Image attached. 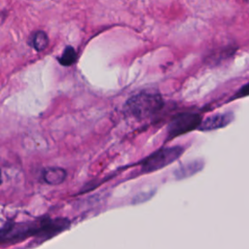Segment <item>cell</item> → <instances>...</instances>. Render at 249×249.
<instances>
[{
    "label": "cell",
    "mask_w": 249,
    "mask_h": 249,
    "mask_svg": "<svg viewBox=\"0 0 249 249\" xmlns=\"http://www.w3.org/2000/svg\"><path fill=\"white\" fill-rule=\"evenodd\" d=\"M49 44V38L48 35L46 34V32L42 31V30H38L35 31L34 33H32V35L30 36V40H29V45L36 50L37 52H42L44 51L47 46Z\"/></svg>",
    "instance_id": "ba28073f"
},
{
    "label": "cell",
    "mask_w": 249,
    "mask_h": 249,
    "mask_svg": "<svg viewBox=\"0 0 249 249\" xmlns=\"http://www.w3.org/2000/svg\"><path fill=\"white\" fill-rule=\"evenodd\" d=\"M203 166L204 161L202 160H195L187 163H184L180 167L176 168L174 170V176L177 180H182L197 173L203 168Z\"/></svg>",
    "instance_id": "8992f818"
},
{
    "label": "cell",
    "mask_w": 249,
    "mask_h": 249,
    "mask_svg": "<svg viewBox=\"0 0 249 249\" xmlns=\"http://www.w3.org/2000/svg\"><path fill=\"white\" fill-rule=\"evenodd\" d=\"M163 106L159 92L144 90L132 95L124 106V113L136 120H144L158 113Z\"/></svg>",
    "instance_id": "6da1fadb"
},
{
    "label": "cell",
    "mask_w": 249,
    "mask_h": 249,
    "mask_svg": "<svg viewBox=\"0 0 249 249\" xmlns=\"http://www.w3.org/2000/svg\"><path fill=\"white\" fill-rule=\"evenodd\" d=\"M233 119H234V116L231 112L218 113V114L209 116L205 120L201 121L197 129L200 131H210V130L219 129L227 126L229 124H231L233 121Z\"/></svg>",
    "instance_id": "5b68a950"
},
{
    "label": "cell",
    "mask_w": 249,
    "mask_h": 249,
    "mask_svg": "<svg viewBox=\"0 0 249 249\" xmlns=\"http://www.w3.org/2000/svg\"><path fill=\"white\" fill-rule=\"evenodd\" d=\"M246 1H247V2H249V0H246Z\"/></svg>",
    "instance_id": "8fae6325"
},
{
    "label": "cell",
    "mask_w": 249,
    "mask_h": 249,
    "mask_svg": "<svg viewBox=\"0 0 249 249\" xmlns=\"http://www.w3.org/2000/svg\"><path fill=\"white\" fill-rule=\"evenodd\" d=\"M77 59V53L75 51V49L71 46H67L61 55L59 57H57V60L58 62L63 65V66H70L72 65Z\"/></svg>",
    "instance_id": "9c48e42d"
},
{
    "label": "cell",
    "mask_w": 249,
    "mask_h": 249,
    "mask_svg": "<svg viewBox=\"0 0 249 249\" xmlns=\"http://www.w3.org/2000/svg\"><path fill=\"white\" fill-rule=\"evenodd\" d=\"M66 171L61 167L52 166L43 171V179L49 185H58L66 178Z\"/></svg>",
    "instance_id": "52a82bcc"
},
{
    "label": "cell",
    "mask_w": 249,
    "mask_h": 249,
    "mask_svg": "<svg viewBox=\"0 0 249 249\" xmlns=\"http://www.w3.org/2000/svg\"><path fill=\"white\" fill-rule=\"evenodd\" d=\"M43 227L42 220L34 222H7L1 229L0 239L4 242H18L29 236H37L42 238Z\"/></svg>",
    "instance_id": "7a4b0ae2"
},
{
    "label": "cell",
    "mask_w": 249,
    "mask_h": 249,
    "mask_svg": "<svg viewBox=\"0 0 249 249\" xmlns=\"http://www.w3.org/2000/svg\"><path fill=\"white\" fill-rule=\"evenodd\" d=\"M201 123L198 114L193 112H183L174 116L167 126L168 139L188 133L194 129H197Z\"/></svg>",
    "instance_id": "277c9868"
},
{
    "label": "cell",
    "mask_w": 249,
    "mask_h": 249,
    "mask_svg": "<svg viewBox=\"0 0 249 249\" xmlns=\"http://www.w3.org/2000/svg\"><path fill=\"white\" fill-rule=\"evenodd\" d=\"M249 95V83L244 85L234 95V98L236 97H243V96H248Z\"/></svg>",
    "instance_id": "30bf717a"
},
{
    "label": "cell",
    "mask_w": 249,
    "mask_h": 249,
    "mask_svg": "<svg viewBox=\"0 0 249 249\" xmlns=\"http://www.w3.org/2000/svg\"><path fill=\"white\" fill-rule=\"evenodd\" d=\"M185 149L181 146H173L167 148H161L146 158L141 164L142 173H149L160 170L176 160L184 153Z\"/></svg>",
    "instance_id": "3957f363"
}]
</instances>
